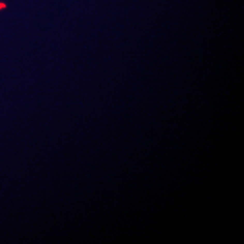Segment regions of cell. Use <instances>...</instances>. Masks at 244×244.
<instances>
[{
  "instance_id": "obj_1",
  "label": "cell",
  "mask_w": 244,
  "mask_h": 244,
  "mask_svg": "<svg viewBox=\"0 0 244 244\" xmlns=\"http://www.w3.org/2000/svg\"><path fill=\"white\" fill-rule=\"evenodd\" d=\"M4 7H5V5H4V4H0V9L4 8Z\"/></svg>"
}]
</instances>
